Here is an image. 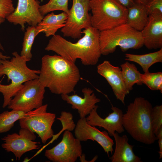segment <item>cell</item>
<instances>
[{"instance_id":"1","label":"cell","mask_w":162,"mask_h":162,"mask_svg":"<svg viewBox=\"0 0 162 162\" xmlns=\"http://www.w3.org/2000/svg\"><path fill=\"white\" fill-rule=\"evenodd\" d=\"M82 34L84 36L75 43L55 34L49 40L45 50L52 51L74 63L79 59L84 65H95L101 55L100 31L91 26L82 30Z\"/></svg>"},{"instance_id":"2","label":"cell","mask_w":162,"mask_h":162,"mask_svg":"<svg viewBox=\"0 0 162 162\" xmlns=\"http://www.w3.org/2000/svg\"><path fill=\"white\" fill-rule=\"evenodd\" d=\"M40 70V82L52 93L57 94L74 92L80 78L75 63L58 55L43 56Z\"/></svg>"},{"instance_id":"3","label":"cell","mask_w":162,"mask_h":162,"mask_svg":"<svg viewBox=\"0 0 162 162\" xmlns=\"http://www.w3.org/2000/svg\"><path fill=\"white\" fill-rule=\"evenodd\" d=\"M152 108L149 101L142 97H136L128 105L122 118L124 130L134 140L148 145L156 140L151 122Z\"/></svg>"},{"instance_id":"4","label":"cell","mask_w":162,"mask_h":162,"mask_svg":"<svg viewBox=\"0 0 162 162\" xmlns=\"http://www.w3.org/2000/svg\"><path fill=\"white\" fill-rule=\"evenodd\" d=\"M13 57L2 61L0 65V77L6 75L8 81L10 80L8 85L2 83L0 81V93L3 97V108L9 104L10 101L17 92L22 87L23 84L29 80L38 79L40 70H32L26 65L27 62L31 59L19 55L15 51L12 53Z\"/></svg>"},{"instance_id":"5","label":"cell","mask_w":162,"mask_h":162,"mask_svg":"<svg viewBox=\"0 0 162 162\" xmlns=\"http://www.w3.org/2000/svg\"><path fill=\"white\" fill-rule=\"evenodd\" d=\"M99 42L101 54L104 56L114 52L118 46L125 52L129 49H139L144 46L141 32L127 23L100 32Z\"/></svg>"},{"instance_id":"6","label":"cell","mask_w":162,"mask_h":162,"mask_svg":"<svg viewBox=\"0 0 162 162\" xmlns=\"http://www.w3.org/2000/svg\"><path fill=\"white\" fill-rule=\"evenodd\" d=\"M92 26L100 32L126 23L128 8L118 0H90Z\"/></svg>"},{"instance_id":"7","label":"cell","mask_w":162,"mask_h":162,"mask_svg":"<svg viewBox=\"0 0 162 162\" xmlns=\"http://www.w3.org/2000/svg\"><path fill=\"white\" fill-rule=\"evenodd\" d=\"M47 104L43 105L28 111L25 117L19 120L20 128L36 133L44 144L54 135L52 127L56 118L55 113L47 112Z\"/></svg>"},{"instance_id":"8","label":"cell","mask_w":162,"mask_h":162,"mask_svg":"<svg viewBox=\"0 0 162 162\" xmlns=\"http://www.w3.org/2000/svg\"><path fill=\"white\" fill-rule=\"evenodd\" d=\"M45 88L38 78L25 82L10 101L9 109L26 112L32 110L43 105Z\"/></svg>"},{"instance_id":"9","label":"cell","mask_w":162,"mask_h":162,"mask_svg":"<svg viewBox=\"0 0 162 162\" xmlns=\"http://www.w3.org/2000/svg\"><path fill=\"white\" fill-rule=\"evenodd\" d=\"M89 0H72L66 22L61 29L64 37L80 39L83 29L92 26L91 14L88 12Z\"/></svg>"},{"instance_id":"10","label":"cell","mask_w":162,"mask_h":162,"mask_svg":"<svg viewBox=\"0 0 162 162\" xmlns=\"http://www.w3.org/2000/svg\"><path fill=\"white\" fill-rule=\"evenodd\" d=\"M82 154L81 141L70 131L65 130L57 145L46 150L45 156L53 162H75Z\"/></svg>"},{"instance_id":"11","label":"cell","mask_w":162,"mask_h":162,"mask_svg":"<svg viewBox=\"0 0 162 162\" xmlns=\"http://www.w3.org/2000/svg\"><path fill=\"white\" fill-rule=\"evenodd\" d=\"M36 136L28 129L20 128L18 134H8L2 139L4 143L2 148L8 152H12L16 159L19 160L25 153L38 149L41 146L39 142L34 141Z\"/></svg>"},{"instance_id":"12","label":"cell","mask_w":162,"mask_h":162,"mask_svg":"<svg viewBox=\"0 0 162 162\" xmlns=\"http://www.w3.org/2000/svg\"><path fill=\"white\" fill-rule=\"evenodd\" d=\"M40 4L38 0H18L16 8L6 19L10 22L20 25L23 31L26 23L36 26L44 18L40 11Z\"/></svg>"},{"instance_id":"13","label":"cell","mask_w":162,"mask_h":162,"mask_svg":"<svg viewBox=\"0 0 162 162\" xmlns=\"http://www.w3.org/2000/svg\"><path fill=\"white\" fill-rule=\"evenodd\" d=\"M74 133L75 137L81 142L88 140L95 141L102 147L108 157L110 152L112 154L114 142L108 132L105 130L101 131L95 126L89 125L86 118H80L78 120Z\"/></svg>"},{"instance_id":"14","label":"cell","mask_w":162,"mask_h":162,"mask_svg":"<svg viewBox=\"0 0 162 162\" xmlns=\"http://www.w3.org/2000/svg\"><path fill=\"white\" fill-rule=\"evenodd\" d=\"M98 105L93 109L86 118L87 123L90 125L103 128L108 132L109 135L113 136L116 132L121 134L124 131L122 123L123 112L119 108L112 106V112L105 118H102L98 114Z\"/></svg>"},{"instance_id":"15","label":"cell","mask_w":162,"mask_h":162,"mask_svg":"<svg viewBox=\"0 0 162 162\" xmlns=\"http://www.w3.org/2000/svg\"><path fill=\"white\" fill-rule=\"evenodd\" d=\"M97 71L110 86L117 99L125 104L126 96L130 92L127 89L123 81L121 68L112 65L108 61L105 60L98 66Z\"/></svg>"},{"instance_id":"16","label":"cell","mask_w":162,"mask_h":162,"mask_svg":"<svg viewBox=\"0 0 162 162\" xmlns=\"http://www.w3.org/2000/svg\"><path fill=\"white\" fill-rule=\"evenodd\" d=\"M144 45L149 50L162 48V13L153 10L147 24L141 31Z\"/></svg>"},{"instance_id":"17","label":"cell","mask_w":162,"mask_h":162,"mask_svg":"<svg viewBox=\"0 0 162 162\" xmlns=\"http://www.w3.org/2000/svg\"><path fill=\"white\" fill-rule=\"evenodd\" d=\"M82 92L84 95L82 98L77 94L69 95L68 94L61 95L62 99L71 105V108L78 110L80 118H86L92 110L100 101L97 97L94 91L89 88H83Z\"/></svg>"},{"instance_id":"18","label":"cell","mask_w":162,"mask_h":162,"mask_svg":"<svg viewBox=\"0 0 162 162\" xmlns=\"http://www.w3.org/2000/svg\"><path fill=\"white\" fill-rule=\"evenodd\" d=\"M116 143L115 150L109 159L112 162H141V158L135 154L134 146L130 144L125 135L121 136L116 132L113 135Z\"/></svg>"},{"instance_id":"19","label":"cell","mask_w":162,"mask_h":162,"mask_svg":"<svg viewBox=\"0 0 162 162\" xmlns=\"http://www.w3.org/2000/svg\"><path fill=\"white\" fill-rule=\"evenodd\" d=\"M149 15L146 6L135 2L128 8L126 23L135 30L141 32L147 23Z\"/></svg>"},{"instance_id":"20","label":"cell","mask_w":162,"mask_h":162,"mask_svg":"<svg viewBox=\"0 0 162 162\" xmlns=\"http://www.w3.org/2000/svg\"><path fill=\"white\" fill-rule=\"evenodd\" d=\"M68 16V14L64 12L58 14L52 12L44 17L36 26V28L40 33H44L46 37L53 36L58 29L64 26Z\"/></svg>"},{"instance_id":"21","label":"cell","mask_w":162,"mask_h":162,"mask_svg":"<svg viewBox=\"0 0 162 162\" xmlns=\"http://www.w3.org/2000/svg\"><path fill=\"white\" fill-rule=\"evenodd\" d=\"M125 56V60L137 63L145 72L154 64L162 62V48L154 52L142 55L126 53Z\"/></svg>"},{"instance_id":"22","label":"cell","mask_w":162,"mask_h":162,"mask_svg":"<svg viewBox=\"0 0 162 162\" xmlns=\"http://www.w3.org/2000/svg\"><path fill=\"white\" fill-rule=\"evenodd\" d=\"M122 78L125 87L129 92L133 89L135 84H142L141 80V74L135 65L126 62L120 65Z\"/></svg>"},{"instance_id":"23","label":"cell","mask_w":162,"mask_h":162,"mask_svg":"<svg viewBox=\"0 0 162 162\" xmlns=\"http://www.w3.org/2000/svg\"><path fill=\"white\" fill-rule=\"evenodd\" d=\"M26 112L12 110L0 114V133L6 132L14 126L15 122L26 116Z\"/></svg>"},{"instance_id":"24","label":"cell","mask_w":162,"mask_h":162,"mask_svg":"<svg viewBox=\"0 0 162 162\" xmlns=\"http://www.w3.org/2000/svg\"><path fill=\"white\" fill-rule=\"evenodd\" d=\"M36 26H28L26 29L20 55L31 59L32 55L31 51L35 37L40 33Z\"/></svg>"},{"instance_id":"25","label":"cell","mask_w":162,"mask_h":162,"mask_svg":"<svg viewBox=\"0 0 162 162\" xmlns=\"http://www.w3.org/2000/svg\"><path fill=\"white\" fill-rule=\"evenodd\" d=\"M142 84L146 85L152 90H159L162 93V73H152L149 71L141 74Z\"/></svg>"},{"instance_id":"26","label":"cell","mask_w":162,"mask_h":162,"mask_svg":"<svg viewBox=\"0 0 162 162\" xmlns=\"http://www.w3.org/2000/svg\"><path fill=\"white\" fill-rule=\"evenodd\" d=\"M69 0H49L46 4L40 6V12L43 16L50 12L57 10L62 11L68 14Z\"/></svg>"},{"instance_id":"27","label":"cell","mask_w":162,"mask_h":162,"mask_svg":"<svg viewBox=\"0 0 162 162\" xmlns=\"http://www.w3.org/2000/svg\"><path fill=\"white\" fill-rule=\"evenodd\" d=\"M151 122L153 132L155 136L162 127V105H158L152 108Z\"/></svg>"},{"instance_id":"28","label":"cell","mask_w":162,"mask_h":162,"mask_svg":"<svg viewBox=\"0 0 162 162\" xmlns=\"http://www.w3.org/2000/svg\"><path fill=\"white\" fill-rule=\"evenodd\" d=\"M73 118L72 114L70 112L63 111L61 112L60 116L57 118L61 122L62 129L71 131L74 129L76 125Z\"/></svg>"},{"instance_id":"29","label":"cell","mask_w":162,"mask_h":162,"mask_svg":"<svg viewBox=\"0 0 162 162\" xmlns=\"http://www.w3.org/2000/svg\"><path fill=\"white\" fill-rule=\"evenodd\" d=\"M15 9L12 0H0V17L6 18Z\"/></svg>"},{"instance_id":"30","label":"cell","mask_w":162,"mask_h":162,"mask_svg":"<svg viewBox=\"0 0 162 162\" xmlns=\"http://www.w3.org/2000/svg\"><path fill=\"white\" fill-rule=\"evenodd\" d=\"M147 7L149 14L154 10L162 13V0H152Z\"/></svg>"},{"instance_id":"31","label":"cell","mask_w":162,"mask_h":162,"mask_svg":"<svg viewBox=\"0 0 162 162\" xmlns=\"http://www.w3.org/2000/svg\"><path fill=\"white\" fill-rule=\"evenodd\" d=\"M156 140H158L160 159L162 158V127L158 131L156 135Z\"/></svg>"},{"instance_id":"32","label":"cell","mask_w":162,"mask_h":162,"mask_svg":"<svg viewBox=\"0 0 162 162\" xmlns=\"http://www.w3.org/2000/svg\"><path fill=\"white\" fill-rule=\"evenodd\" d=\"M120 3L127 8L133 5L135 0H118Z\"/></svg>"},{"instance_id":"33","label":"cell","mask_w":162,"mask_h":162,"mask_svg":"<svg viewBox=\"0 0 162 162\" xmlns=\"http://www.w3.org/2000/svg\"><path fill=\"white\" fill-rule=\"evenodd\" d=\"M152 0H135V2L147 6Z\"/></svg>"},{"instance_id":"34","label":"cell","mask_w":162,"mask_h":162,"mask_svg":"<svg viewBox=\"0 0 162 162\" xmlns=\"http://www.w3.org/2000/svg\"><path fill=\"white\" fill-rule=\"evenodd\" d=\"M10 58V56L4 55L0 51V65L1 64L2 60L7 59H9Z\"/></svg>"},{"instance_id":"35","label":"cell","mask_w":162,"mask_h":162,"mask_svg":"<svg viewBox=\"0 0 162 162\" xmlns=\"http://www.w3.org/2000/svg\"><path fill=\"white\" fill-rule=\"evenodd\" d=\"M5 19L4 18L0 17V25L2 23H3ZM0 49H1L2 50H4V48L2 46L0 43Z\"/></svg>"}]
</instances>
